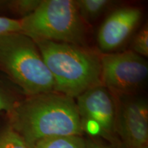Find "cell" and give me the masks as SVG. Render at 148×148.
<instances>
[{"mask_svg": "<svg viewBox=\"0 0 148 148\" xmlns=\"http://www.w3.org/2000/svg\"><path fill=\"white\" fill-rule=\"evenodd\" d=\"M9 126L30 148L57 136H82V121L74 99L56 91L27 96L8 112Z\"/></svg>", "mask_w": 148, "mask_h": 148, "instance_id": "6da1fadb", "label": "cell"}, {"mask_svg": "<svg viewBox=\"0 0 148 148\" xmlns=\"http://www.w3.org/2000/svg\"><path fill=\"white\" fill-rule=\"evenodd\" d=\"M35 42V41H34ZM55 83V91L74 99L101 85L100 58L84 46L36 41Z\"/></svg>", "mask_w": 148, "mask_h": 148, "instance_id": "7a4b0ae2", "label": "cell"}, {"mask_svg": "<svg viewBox=\"0 0 148 148\" xmlns=\"http://www.w3.org/2000/svg\"><path fill=\"white\" fill-rule=\"evenodd\" d=\"M0 70L27 96L55 91V83L36 42L21 32L0 36Z\"/></svg>", "mask_w": 148, "mask_h": 148, "instance_id": "3957f363", "label": "cell"}, {"mask_svg": "<svg viewBox=\"0 0 148 148\" xmlns=\"http://www.w3.org/2000/svg\"><path fill=\"white\" fill-rule=\"evenodd\" d=\"M21 32L33 40L84 46L85 23L73 0H41L34 12L21 18Z\"/></svg>", "mask_w": 148, "mask_h": 148, "instance_id": "277c9868", "label": "cell"}, {"mask_svg": "<svg viewBox=\"0 0 148 148\" xmlns=\"http://www.w3.org/2000/svg\"><path fill=\"white\" fill-rule=\"evenodd\" d=\"M100 62L101 84L111 92L130 95L147 79V60L132 50L104 53L100 57Z\"/></svg>", "mask_w": 148, "mask_h": 148, "instance_id": "5b68a950", "label": "cell"}, {"mask_svg": "<svg viewBox=\"0 0 148 148\" xmlns=\"http://www.w3.org/2000/svg\"><path fill=\"white\" fill-rule=\"evenodd\" d=\"M116 129L127 148H140L148 143V106L145 99L122 96L116 108Z\"/></svg>", "mask_w": 148, "mask_h": 148, "instance_id": "8992f818", "label": "cell"}, {"mask_svg": "<svg viewBox=\"0 0 148 148\" xmlns=\"http://www.w3.org/2000/svg\"><path fill=\"white\" fill-rule=\"evenodd\" d=\"M82 121L95 123L101 134L111 136L116 130V106L112 92L102 84L88 89L76 97Z\"/></svg>", "mask_w": 148, "mask_h": 148, "instance_id": "52a82bcc", "label": "cell"}, {"mask_svg": "<svg viewBox=\"0 0 148 148\" xmlns=\"http://www.w3.org/2000/svg\"><path fill=\"white\" fill-rule=\"evenodd\" d=\"M138 8L121 7L109 14L97 33V42L101 50L110 53L119 48L132 34L141 19Z\"/></svg>", "mask_w": 148, "mask_h": 148, "instance_id": "ba28073f", "label": "cell"}, {"mask_svg": "<svg viewBox=\"0 0 148 148\" xmlns=\"http://www.w3.org/2000/svg\"><path fill=\"white\" fill-rule=\"evenodd\" d=\"M75 5L83 21H94L99 17L111 5L113 1L109 0H77Z\"/></svg>", "mask_w": 148, "mask_h": 148, "instance_id": "9c48e42d", "label": "cell"}, {"mask_svg": "<svg viewBox=\"0 0 148 148\" xmlns=\"http://www.w3.org/2000/svg\"><path fill=\"white\" fill-rule=\"evenodd\" d=\"M86 140L82 136H57L45 138L35 143L30 148H85Z\"/></svg>", "mask_w": 148, "mask_h": 148, "instance_id": "30bf717a", "label": "cell"}, {"mask_svg": "<svg viewBox=\"0 0 148 148\" xmlns=\"http://www.w3.org/2000/svg\"><path fill=\"white\" fill-rule=\"evenodd\" d=\"M0 148H29L23 138L10 126L0 132Z\"/></svg>", "mask_w": 148, "mask_h": 148, "instance_id": "8fae6325", "label": "cell"}, {"mask_svg": "<svg viewBox=\"0 0 148 148\" xmlns=\"http://www.w3.org/2000/svg\"><path fill=\"white\" fill-rule=\"evenodd\" d=\"M41 2V0H15L5 2L9 10L25 17L37 8Z\"/></svg>", "mask_w": 148, "mask_h": 148, "instance_id": "7c38bea8", "label": "cell"}, {"mask_svg": "<svg viewBox=\"0 0 148 148\" xmlns=\"http://www.w3.org/2000/svg\"><path fill=\"white\" fill-rule=\"evenodd\" d=\"M132 51L141 56H148V26L145 24L135 35L132 41Z\"/></svg>", "mask_w": 148, "mask_h": 148, "instance_id": "4fadbf2b", "label": "cell"}, {"mask_svg": "<svg viewBox=\"0 0 148 148\" xmlns=\"http://www.w3.org/2000/svg\"><path fill=\"white\" fill-rule=\"evenodd\" d=\"M17 101L13 92L0 82V112L5 111L8 113Z\"/></svg>", "mask_w": 148, "mask_h": 148, "instance_id": "5bb4252c", "label": "cell"}, {"mask_svg": "<svg viewBox=\"0 0 148 148\" xmlns=\"http://www.w3.org/2000/svg\"><path fill=\"white\" fill-rule=\"evenodd\" d=\"M21 32L19 19L0 16V36L12 32Z\"/></svg>", "mask_w": 148, "mask_h": 148, "instance_id": "9a60e30c", "label": "cell"}, {"mask_svg": "<svg viewBox=\"0 0 148 148\" xmlns=\"http://www.w3.org/2000/svg\"><path fill=\"white\" fill-rule=\"evenodd\" d=\"M85 148H110L107 146L103 145L99 142L95 141L92 140H86V147Z\"/></svg>", "mask_w": 148, "mask_h": 148, "instance_id": "2e32d148", "label": "cell"}, {"mask_svg": "<svg viewBox=\"0 0 148 148\" xmlns=\"http://www.w3.org/2000/svg\"><path fill=\"white\" fill-rule=\"evenodd\" d=\"M140 148H148V146H146V147H140Z\"/></svg>", "mask_w": 148, "mask_h": 148, "instance_id": "e0dca14e", "label": "cell"}]
</instances>
